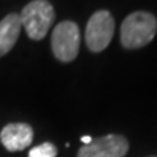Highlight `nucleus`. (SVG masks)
<instances>
[{
    "instance_id": "1",
    "label": "nucleus",
    "mask_w": 157,
    "mask_h": 157,
    "mask_svg": "<svg viewBox=\"0 0 157 157\" xmlns=\"http://www.w3.org/2000/svg\"><path fill=\"white\" fill-rule=\"evenodd\" d=\"M157 32V19L148 12H134L121 25V44L125 48H141Z\"/></svg>"
},
{
    "instance_id": "6",
    "label": "nucleus",
    "mask_w": 157,
    "mask_h": 157,
    "mask_svg": "<svg viewBox=\"0 0 157 157\" xmlns=\"http://www.w3.org/2000/svg\"><path fill=\"white\" fill-rule=\"evenodd\" d=\"M34 131L31 125L23 122L7 124L0 132V141L7 151H21L31 146Z\"/></svg>"
},
{
    "instance_id": "9",
    "label": "nucleus",
    "mask_w": 157,
    "mask_h": 157,
    "mask_svg": "<svg viewBox=\"0 0 157 157\" xmlns=\"http://www.w3.org/2000/svg\"><path fill=\"white\" fill-rule=\"evenodd\" d=\"M92 137H89V135H86V137H82V143H83V146H87V144H90L92 143Z\"/></svg>"
},
{
    "instance_id": "5",
    "label": "nucleus",
    "mask_w": 157,
    "mask_h": 157,
    "mask_svg": "<svg viewBox=\"0 0 157 157\" xmlns=\"http://www.w3.org/2000/svg\"><path fill=\"white\" fill-rule=\"evenodd\" d=\"M128 140L118 134H109L82 146L77 157H124L128 153Z\"/></svg>"
},
{
    "instance_id": "2",
    "label": "nucleus",
    "mask_w": 157,
    "mask_h": 157,
    "mask_svg": "<svg viewBox=\"0 0 157 157\" xmlns=\"http://www.w3.org/2000/svg\"><path fill=\"white\" fill-rule=\"evenodd\" d=\"M19 17L29 38L39 41L47 35L54 23L56 12L48 0H32L22 9Z\"/></svg>"
},
{
    "instance_id": "3",
    "label": "nucleus",
    "mask_w": 157,
    "mask_h": 157,
    "mask_svg": "<svg viewBox=\"0 0 157 157\" xmlns=\"http://www.w3.org/2000/svg\"><path fill=\"white\" fill-rule=\"evenodd\" d=\"M51 48L58 61H73L80 48V29L77 23L71 21L58 23L51 35Z\"/></svg>"
},
{
    "instance_id": "7",
    "label": "nucleus",
    "mask_w": 157,
    "mask_h": 157,
    "mask_svg": "<svg viewBox=\"0 0 157 157\" xmlns=\"http://www.w3.org/2000/svg\"><path fill=\"white\" fill-rule=\"evenodd\" d=\"M22 29L19 13H9L0 21V58L15 47Z\"/></svg>"
},
{
    "instance_id": "4",
    "label": "nucleus",
    "mask_w": 157,
    "mask_h": 157,
    "mask_svg": "<svg viewBox=\"0 0 157 157\" xmlns=\"http://www.w3.org/2000/svg\"><path fill=\"white\" fill-rule=\"evenodd\" d=\"M113 32H115V21L112 15L108 10L95 12L90 16L84 32L87 48L93 52L103 51L112 41Z\"/></svg>"
},
{
    "instance_id": "10",
    "label": "nucleus",
    "mask_w": 157,
    "mask_h": 157,
    "mask_svg": "<svg viewBox=\"0 0 157 157\" xmlns=\"http://www.w3.org/2000/svg\"><path fill=\"white\" fill-rule=\"evenodd\" d=\"M153 157H157V156H153Z\"/></svg>"
},
{
    "instance_id": "8",
    "label": "nucleus",
    "mask_w": 157,
    "mask_h": 157,
    "mask_svg": "<svg viewBox=\"0 0 157 157\" xmlns=\"http://www.w3.org/2000/svg\"><path fill=\"white\" fill-rule=\"evenodd\" d=\"M57 147L52 143H42L29 151V157H56Z\"/></svg>"
}]
</instances>
